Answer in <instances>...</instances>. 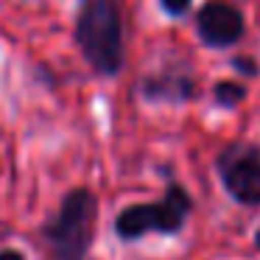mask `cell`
Returning <instances> with one entry per match:
<instances>
[{"mask_svg": "<svg viewBox=\"0 0 260 260\" xmlns=\"http://www.w3.org/2000/svg\"><path fill=\"white\" fill-rule=\"evenodd\" d=\"M98 199L87 187H73L62 199L56 215L42 226V241L48 243L53 260H84L95 238Z\"/></svg>", "mask_w": 260, "mask_h": 260, "instance_id": "7a4b0ae2", "label": "cell"}, {"mask_svg": "<svg viewBox=\"0 0 260 260\" xmlns=\"http://www.w3.org/2000/svg\"><path fill=\"white\" fill-rule=\"evenodd\" d=\"M76 45L98 76H118L126 62L123 17L115 0H81L76 14Z\"/></svg>", "mask_w": 260, "mask_h": 260, "instance_id": "6da1fadb", "label": "cell"}, {"mask_svg": "<svg viewBox=\"0 0 260 260\" xmlns=\"http://www.w3.org/2000/svg\"><path fill=\"white\" fill-rule=\"evenodd\" d=\"M213 95L221 107H235V104H241L243 98H246V90H243L241 84H235V81H218Z\"/></svg>", "mask_w": 260, "mask_h": 260, "instance_id": "52a82bcc", "label": "cell"}, {"mask_svg": "<svg viewBox=\"0 0 260 260\" xmlns=\"http://www.w3.org/2000/svg\"><path fill=\"white\" fill-rule=\"evenodd\" d=\"M196 31L210 48L235 45L243 37V14L230 3H207L196 17Z\"/></svg>", "mask_w": 260, "mask_h": 260, "instance_id": "5b68a950", "label": "cell"}, {"mask_svg": "<svg viewBox=\"0 0 260 260\" xmlns=\"http://www.w3.org/2000/svg\"><path fill=\"white\" fill-rule=\"evenodd\" d=\"M0 260H25L20 249H0Z\"/></svg>", "mask_w": 260, "mask_h": 260, "instance_id": "30bf717a", "label": "cell"}, {"mask_svg": "<svg viewBox=\"0 0 260 260\" xmlns=\"http://www.w3.org/2000/svg\"><path fill=\"white\" fill-rule=\"evenodd\" d=\"M254 243H257V249H260V230H257V235H254Z\"/></svg>", "mask_w": 260, "mask_h": 260, "instance_id": "8fae6325", "label": "cell"}, {"mask_svg": "<svg viewBox=\"0 0 260 260\" xmlns=\"http://www.w3.org/2000/svg\"><path fill=\"white\" fill-rule=\"evenodd\" d=\"M218 176L241 204H260V148L249 143L226 146L218 154Z\"/></svg>", "mask_w": 260, "mask_h": 260, "instance_id": "277c9868", "label": "cell"}, {"mask_svg": "<svg viewBox=\"0 0 260 260\" xmlns=\"http://www.w3.org/2000/svg\"><path fill=\"white\" fill-rule=\"evenodd\" d=\"M232 64H235L238 70H243V73H246V76H254V73H257V64H254L252 59H235V62H232Z\"/></svg>", "mask_w": 260, "mask_h": 260, "instance_id": "9c48e42d", "label": "cell"}, {"mask_svg": "<svg viewBox=\"0 0 260 260\" xmlns=\"http://www.w3.org/2000/svg\"><path fill=\"white\" fill-rule=\"evenodd\" d=\"M187 213H190V196L185 187L168 185L162 202H148V204H129L118 213L115 218V232L123 241H137L148 232H162L174 235L182 230Z\"/></svg>", "mask_w": 260, "mask_h": 260, "instance_id": "3957f363", "label": "cell"}, {"mask_svg": "<svg viewBox=\"0 0 260 260\" xmlns=\"http://www.w3.org/2000/svg\"><path fill=\"white\" fill-rule=\"evenodd\" d=\"M159 3H162V9L171 14V17H182V14L190 9L193 0H159Z\"/></svg>", "mask_w": 260, "mask_h": 260, "instance_id": "ba28073f", "label": "cell"}, {"mask_svg": "<svg viewBox=\"0 0 260 260\" xmlns=\"http://www.w3.org/2000/svg\"><path fill=\"white\" fill-rule=\"evenodd\" d=\"M193 90V79L187 76H154L143 81V95L151 101H187Z\"/></svg>", "mask_w": 260, "mask_h": 260, "instance_id": "8992f818", "label": "cell"}]
</instances>
